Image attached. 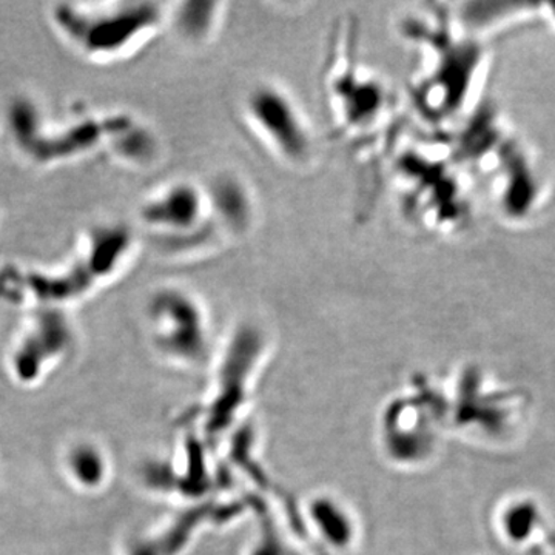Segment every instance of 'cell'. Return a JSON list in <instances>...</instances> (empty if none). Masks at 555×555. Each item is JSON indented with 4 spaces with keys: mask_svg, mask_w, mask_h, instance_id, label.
Wrapping results in <instances>:
<instances>
[{
    "mask_svg": "<svg viewBox=\"0 0 555 555\" xmlns=\"http://www.w3.org/2000/svg\"><path fill=\"white\" fill-rule=\"evenodd\" d=\"M332 138L358 152L396 147L400 96L386 76L358 56L357 24L339 21L321 75Z\"/></svg>",
    "mask_w": 555,
    "mask_h": 555,
    "instance_id": "obj_5",
    "label": "cell"
},
{
    "mask_svg": "<svg viewBox=\"0 0 555 555\" xmlns=\"http://www.w3.org/2000/svg\"><path fill=\"white\" fill-rule=\"evenodd\" d=\"M449 133L503 224L526 229L545 217L555 198L553 170L495 102L486 98Z\"/></svg>",
    "mask_w": 555,
    "mask_h": 555,
    "instance_id": "obj_3",
    "label": "cell"
},
{
    "mask_svg": "<svg viewBox=\"0 0 555 555\" xmlns=\"http://www.w3.org/2000/svg\"><path fill=\"white\" fill-rule=\"evenodd\" d=\"M244 130L273 163L291 171H308L320 156L315 127L298 98L273 79L259 80L241 98Z\"/></svg>",
    "mask_w": 555,
    "mask_h": 555,
    "instance_id": "obj_7",
    "label": "cell"
},
{
    "mask_svg": "<svg viewBox=\"0 0 555 555\" xmlns=\"http://www.w3.org/2000/svg\"><path fill=\"white\" fill-rule=\"evenodd\" d=\"M390 158L393 192L412 228L437 240H455L473 229L481 193L449 131L398 138Z\"/></svg>",
    "mask_w": 555,
    "mask_h": 555,
    "instance_id": "obj_4",
    "label": "cell"
},
{
    "mask_svg": "<svg viewBox=\"0 0 555 555\" xmlns=\"http://www.w3.org/2000/svg\"><path fill=\"white\" fill-rule=\"evenodd\" d=\"M494 528L503 545L521 554L555 551L553 526L545 509L532 496L514 495L500 503Z\"/></svg>",
    "mask_w": 555,
    "mask_h": 555,
    "instance_id": "obj_9",
    "label": "cell"
},
{
    "mask_svg": "<svg viewBox=\"0 0 555 555\" xmlns=\"http://www.w3.org/2000/svg\"><path fill=\"white\" fill-rule=\"evenodd\" d=\"M147 323L156 347L169 356L196 358L208 345L204 299L182 283H163L150 294Z\"/></svg>",
    "mask_w": 555,
    "mask_h": 555,
    "instance_id": "obj_8",
    "label": "cell"
},
{
    "mask_svg": "<svg viewBox=\"0 0 555 555\" xmlns=\"http://www.w3.org/2000/svg\"><path fill=\"white\" fill-rule=\"evenodd\" d=\"M455 20L469 35L491 43L500 33L540 22L539 2L466 0L449 3Z\"/></svg>",
    "mask_w": 555,
    "mask_h": 555,
    "instance_id": "obj_10",
    "label": "cell"
},
{
    "mask_svg": "<svg viewBox=\"0 0 555 555\" xmlns=\"http://www.w3.org/2000/svg\"><path fill=\"white\" fill-rule=\"evenodd\" d=\"M62 321H50V317H42V320H35V323L24 331V335L17 341V349L11 358L13 360L11 367H14L22 378L31 379L35 375H39L43 364L49 363L51 358L57 357L60 350L64 352L68 338L67 327L64 326L56 334H51L56 331Z\"/></svg>",
    "mask_w": 555,
    "mask_h": 555,
    "instance_id": "obj_11",
    "label": "cell"
},
{
    "mask_svg": "<svg viewBox=\"0 0 555 555\" xmlns=\"http://www.w3.org/2000/svg\"><path fill=\"white\" fill-rule=\"evenodd\" d=\"M258 218L254 190L243 178H171L150 189L138 207L139 228L160 257L198 262L246 238Z\"/></svg>",
    "mask_w": 555,
    "mask_h": 555,
    "instance_id": "obj_2",
    "label": "cell"
},
{
    "mask_svg": "<svg viewBox=\"0 0 555 555\" xmlns=\"http://www.w3.org/2000/svg\"><path fill=\"white\" fill-rule=\"evenodd\" d=\"M225 16V3L184 2L169 5L167 28H173L182 42L206 46L217 36Z\"/></svg>",
    "mask_w": 555,
    "mask_h": 555,
    "instance_id": "obj_12",
    "label": "cell"
},
{
    "mask_svg": "<svg viewBox=\"0 0 555 555\" xmlns=\"http://www.w3.org/2000/svg\"><path fill=\"white\" fill-rule=\"evenodd\" d=\"M540 22H543L555 35V2L540 3Z\"/></svg>",
    "mask_w": 555,
    "mask_h": 555,
    "instance_id": "obj_13",
    "label": "cell"
},
{
    "mask_svg": "<svg viewBox=\"0 0 555 555\" xmlns=\"http://www.w3.org/2000/svg\"><path fill=\"white\" fill-rule=\"evenodd\" d=\"M412 53L408 98L427 130L451 131L486 100L491 43L469 35L449 3H425L397 22Z\"/></svg>",
    "mask_w": 555,
    "mask_h": 555,
    "instance_id": "obj_1",
    "label": "cell"
},
{
    "mask_svg": "<svg viewBox=\"0 0 555 555\" xmlns=\"http://www.w3.org/2000/svg\"><path fill=\"white\" fill-rule=\"evenodd\" d=\"M166 3L131 0L112 3H67L54 13L62 38L80 56L113 64L137 56L167 30Z\"/></svg>",
    "mask_w": 555,
    "mask_h": 555,
    "instance_id": "obj_6",
    "label": "cell"
}]
</instances>
